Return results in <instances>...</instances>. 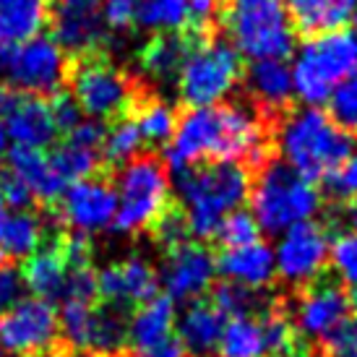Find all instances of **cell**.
I'll use <instances>...</instances> for the list:
<instances>
[{
  "label": "cell",
  "mask_w": 357,
  "mask_h": 357,
  "mask_svg": "<svg viewBox=\"0 0 357 357\" xmlns=\"http://www.w3.org/2000/svg\"><path fill=\"white\" fill-rule=\"evenodd\" d=\"M250 193V172L240 162H201L178 172L180 211L193 238H214L222 219Z\"/></svg>",
  "instance_id": "1"
},
{
  "label": "cell",
  "mask_w": 357,
  "mask_h": 357,
  "mask_svg": "<svg viewBox=\"0 0 357 357\" xmlns=\"http://www.w3.org/2000/svg\"><path fill=\"white\" fill-rule=\"evenodd\" d=\"M277 151L284 165L310 183L326 180L357 151V136L339 128L324 109H292L279 126Z\"/></svg>",
  "instance_id": "2"
},
{
  "label": "cell",
  "mask_w": 357,
  "mask_h": 357,
  "mask_svg": "<svg viewBox=\"0 0 357 357\" xmlns=\"http://www.w3.org/2000/svg\"><path fill=\"white\" fill-rule=\"evenodd\" d=\"M245 76V58L222 34H196L180 66L178 94L185 107H211L235 94Z\"/></svg>",
  "instance_id": "3"
},
{
  "label": "cell",
  "mask_w": 357,
  "mask_h": 357,
  "mask_svg": "<svg viewBox=\"0 0 357 357\" xmlns=\"http://www.w3.org/2000/svg\"><path fill=\"white\" fill-rule=\"evenodd\" d=\"M250 206L261 232L282 235L295 225L310 222L321 208L316 183L298 175L284 162L271 159L250 175Z\"/></svg>",
  "instance_id": "4"
},
{
  "label": "cell",
  "mask_w": 357,
  "mask_h": 357,
  "mask_svg": "<svg viewBox=\"0 0 357 357\" xmlns=\"http://www.w3.org/2000/svg\"><path fill=\"white\" fill-rule=\"evenodd\" d=\"M219 31L229 37L243 58L284 60L295 50V29L284 0H250L219 10Z\"/></svg>",
  "instance_id": "5"
},
{
  "label": "cell",
  "mask_w": 357,
  "mask_h": 357,
  "mask_svg": "<svg viewBox=\"0 0 357 357\" xmlns=\"http://www.w3.org/2000/svg\"><path fill=\"white\" fill-rule=\"evenodd\" d=\"M169 175L167 165L154 154H139L123 165L115 180L118 211L112 227L120 235H136L151 229L157 219L169 208Z\"/></svg>",
  "instance_id": "6"
},
{
  "label": "cell",
  "mask_w": 357,
  "mask_h": 357,
  "mask_svg": "<svg viewBox=\"0 0 357 357\" xmlns=\"http://www.w3.org/2000/svg\"><path fill=\"white\" fill-rule=\"evenodd\" d=\"M352 70H357V37L352 31L334 29L307 37L292 68L295 94L307 107H318L328 100L334 84L344 81Z\"/></svg>",
  "instance_id": "7"
},
{
  "label": "cell",
  "mask_w": 357,
  "mask_h": 357,
  "mask_svg": "<svg viewBox=\"0 0 357 357\" xmlns=\"http://www.w3.org/2000/svg\"><path fill=\"white\" fill-rule=\"evenodd\" d=\"M70 97L76 100L86 118L102 123V120L126 118L146 97V91L141 81L128 76L126 70L89 55L81 58V63L70 73Z\"/></svg>",
  "instance_id": "8"
},
{
  "label": "cell",
  "mask_w": 357,
  "mask_h": 357,
  "mask_svg": "<svg viewBox=\"0 0 357 357\" xmlns=\"http://www.w3.org/2000/svg\"><path fill=\"white\" fill-rule=\"evenodd\" d=\"M0 76L8 89L31 97H55L68 79V52L52 37L37 34L0 50Z\"/></svg>",
  "instance_id": "9"
},
{
  "label": "cell",
  "mask_w": 357,
  "mask_h": 357,
  "mask_svg": "<svg viewBox=\"0 0 357 357\" xmlns=\"http://www.w3.org/2000/svg\"><path fill=\"white\" fill-rule=\"evenodd\" d=\"M60 321L50 300L24 298L0 316V347L16 357H40L58 347Z\"/></svg>",
  "instance_id": "10"
},
{
  "label": "cell",
  "mask_w": 357,
  "mask_h": 357,
  "mask_svg": "<svg viewBox=\"0 0 357 357\" xmlns=\"http://www.w3.org/2000/svg\"><path fill=\"white\" fill-rule=\"evenodd\" d=\"M331 238L328 229L318 222H303L289 227L279 235V243L274 248V266L277 277L287 282L289 287H307L318 282L328 264Z\"/></svg>",
  "instance_id": "11"
},
{
  "label": "cell",
  "mask_w": 357,
  "mask_h": 357,
  "mask_svg": "<svg viewBox=\"0 0 357 357\" xmlns=\"http://www.w3.org/2000/svg\"><path fill=\"white\" fill-rule=\"evenodd\" d=\"M52 40L70 55L89 58L105 47L107 26L102 19V0H50Z\"/></svg>",
  "instance_id": "12"
},
{
  "label": "cell",
  "mask_w": 357,
  "mask_h": 357,
  "mask_svg": "<svg viewBox=\"0 0 357 357\" xmlns=\"http://www.w3.org/2000/svg\"><path fill=\"white\" fill-rule=\"evenodd\" d=\"M0 123L6 128L8 141L16 146L45 151L58 139V126L52 118L50 102L16 89H0Z\"/></svg>",
  "instance_id": "13"
},
{
  "label": "cell",
  "mask_w": 357,
  "mask_h": 357,
  "mask_svg": "<svg viewBox=\"0 0 357 357\" xmlns=\"http://www.w3.org/2000/svg\"><path fill=\"white\" fill-rule=\"evenodd\" d=\"M352 303L342 284L313 282L303 287L292 305V326L310 342H326L349 318Z\"/></svg>",
  "instance_id": "14"
},
{
  "label": "cell",
  "mask_w": 357,
  "mask_h": 357,
  "mask_svg": "<svg viewBox=\"0 0 357 357\" xmlns=\"http://www.w3.org/2000/svg\"><path fill=\"white\" fill-rule=\"evenodd\" d=\"M60 222L73 232L91 235L112 227L115 211H118V196L107 180L86 178L70 183L60 196Z\"/></svg>",
  "instance_id": "15"
},
{
  "label": "cell",
  "mask_w": 357,
  "mask_h": 357,
  "mask_svg": "<svg viewBox=\"0 0 357 357\" xmlns=\"http://www.w3.org/2000/svg\"><path fill=\"white\" fill-rule=\"evenodd\" d=\"M217 277V258L199 243H183L167 250V258L159 271V284L165 287L167 298L175 300H201V295L214 284Z\"/></svg>",
  "instance_id": "16"
},
{
  "label": "cell",
  "mask_w": 357,
  "mask_h": 357,
  "mask_svg": "<svg viewBox=\"0 0 357 357\" xmlns=\"http://www.w3.org/2000/svg\"><path fill=\"white\" fill-rule=\"evenodd\" d=\"M240 91L256 105L264 118L279 126L295 109V81L284 60H256L250 68H245Z\"/></svg>",
  "instance_id": "17"
},
{
  "label": "cell",
  "mask_w": 357,
  "mask_h": 357,
  "mask_svg": "<svg viewBox=\"0 0 357 357\" xmlns=\"http://www.w3.org/2000/svg\"><path fill=\"white\" fill-rule=\"evenodd\" d=\"M159 274L149 261L144 258H126L118 264H109L97 274V295L105 298L107 305L130 307L144 305L157 298Z\"/></svg>",
  "instance_id": "18"
},
{
  "label": "cell",
  "mask_w": 357,
  "mask_h": 357,
  "mask_svg": "<svg viewBox=\"0 0 357 357\" xmlns=\"http://www.w3.org/2000/svg\"><path fill=\"white\" fill-rule=\"evenodd\" d=\"M217 274H222L232 284L258 292L268 287L277 277L274 248H268L264 240L240 245V248H225L217 261Z\"/></svg>",
  "instance_id": "19"
},
{
  "label": "cell",
  "mask_w": 357,
  "mask_h": 357,
  "mask_svg": "<svg viewBox=\"0 0 357 357\" xmlns=\"http://www.w3.org/2000/svg\"><path fill=\"white\" fill-rule=\"evenodd\" d=\"M175 324V303L167 295L151 298L128 318V347L141 357L151 355L172 339Z\"/></svg>",
  "instance_id": "20"
},
{
  "label": "cell",
  "mask_w": 357,
  "mask_h": 357,
  "mask_svg": "<svg viewBox=\"0 0 357 357\" xmlns=\"http://www.w3.org/2000/svg\"><path fill=\"white\" fill-rule=\"evenodd\" d=\"M225 324H227V318L219 313V307L211 300H193L180 313L178 324H175L180 347L190 357H211L219 347Z\"/></svg>",
  "instance_id": "21"
},
{
  "label": "cell",
  "mask_w": 357,
  "mask_h": 357,
  "mask_svg": "<svg viewBox=\"0 0 357 357\" xmlns=\"http://www.w3.org/2000/svg\"><path fill=\"white\" fill-rule=\"evenodd\" d=\"M45 243V222L31 208H10L0 199V264L26 258Z\"/></svg>",
  "instance_id": "22"
},
{
  "label": "cell",
  "mask_w": 357,
  "mask_h": 357,
  "mask_svg": "<svg viewBox=\"0 0 357 357\" xmlns=\"http://www.w3.org/2000/svg\"><path fill=\"white\" fill-rule=\"evenodd\" d=\"M8 175L21 180L31 190L34 201L52 204L63 196V190L68 188L63 180L55 175L50 165V157L40 149H26V146H13L8 151Z\"/></svg>",
  "instance_id": "23"
},
{
  "label": "cell",
  "mask_w": 357,
  "mask_h": 357,
  "mask_svg": "<svg viewBox=\"0 0 357 357\" xmlns=\"http://www.w3.org/2000/svg\"><path fill=\"white\" fill-rule=\"evenodd\" d=\"M24 282L26 287L42 300H55L63 298L66 292V279H68V264H66V256H63V248L58 243H50V245H40L34 250L24 266Z\"/></svg>",
  "instance_id": "24"
},
{
  "label": "cell",
  "mask_w": 357,
  "mask_h": 357,
  "mask_svg": "<svg viewBox=\"0 0 357 357\" xmlns=\"http://www.w3.org/2000/svg\"><path fill=\"white\" fill-rule=\"evenodd\" d=\"M50 0H0V50L42 34Z\"/></svg>",
  "instance_id": "25"
},
{
  "label": "cell",
  "mask_w": 357,
  "mask_h": 357,
  "mask_svg": "<svg viewBox=\"0 0 357 357\" xmlns=\"http://www.w3.org/2000/svg\"><path fill=\"white\" fill-rule=\"evenodd\" d=\"M196 31H178V34H154L146 47L141 50V68L154 81L178 79L180 66L190 50Z\"/></svg>",
  "instance_id": "26"
},
{
  "label": "cell",
  "mask_w": 357,
  "mask_h": 357,
  "mask_svg": "<svg viewBox=\"0 0 357 357\" xmlns=\"http://www.w3.org/2000/svg\"><path fill=\"white\" fill-rule=\"evenodd\" d=\"M284 8L295 34L303 37L344 29V24L352 19V10L337 6L334 0H284Z\"/></svg>",
  "instance_id": "27"
},
{
  "label": "cell",
  "mask_w": 357,
  "mask_h": 357,
  "mask_svg": "<svg viewBox=\"0 0 357 357\" xmlns=\"http://www.w3.org/2000/svg\"><path fill=\"white\" fill-rule=\"evenodd\" d=\"M128 349V316L118 305L94 307L91 318L89 344L86 355L89 357H123Z\"/></svg>",
  "instance_id": "28"
},
{
  "label": "cell",
  "mask_w": 357,
  "mask_h": 357,
  "mask_svg": "<svg viewBox=\"0 0 357 357\" xmlns=\"http://www.w3.org/2000/svg\"><path fill=\"white\" fill-rule=\"evenodd\" d=\"M219 357H268L261 316L227 318L219 337Z\"/></svg>",
  "instance_id": "29"
},
{
  "label": "cell",
  "mask_w": 357,
  "mask_h": 357,
  "mask_svg": "<svg viewBox=\"0 0 357 357\" xmlns=\"http://www.w3.org/2000/svg\"><path fill=\"white\" fill-rule=\"evenodd\" d=\"M136 24L157 34L188 31V0H141L136 3Z\"/></svg>",
  "instance_id": "30"
},
{
  "label": "cell",
  "mask_w": 357,
  "mask_h": 357,
  "mask_svg": "<svg viewBox=\"0 0 357 357\" xmlns=\"http://www.w3.org/2000/svg\"><path fill=\"white\" fill-rule=\"evenodd\" d=\"M102 154L100 149H91V146H81L76 141L66 139L58 149L50 154V165L66 185L70 183H79V180L94 178L97 169H100Z\"/></svg>",
  "instance_id": "31"
},
{
  "label": "cell",
  "mask_w": 357,
  "mask_h": 357,
  "mask_svg": "<svg viewBox=\"0 0 357 357\" xmlns=\"http://www.w3.org/2000/svg\"><path fill=\"white\" fill-rule=\"evenodd\" d=\"M136 126H139L141 139L151 144V146H167L172 133H175V126H178V112L172 105H167L165 100H157V97H144V100L136 105Z\"/></svg>",
  "instance_id": "32"
},
{
  "label": "cell",
  "mask_w": 357,
  "mask_h": 357,
  "mask_svg": "<svg viewBox=\"0 0 357 357\" xmlns=\"http://www.w3.org/2000/svg\"><path fill=\"white\" fill-rule=\"evenodd\" d=\"M141 146H144V139L139 133V126L133 118H118L112 128L105 130V141H102V159L107 162L109 167H123L128 165L130 159L139 157Z\"/></svg>",
  "instance_id": "33"
},
{
  "label": "cell",
  "mask_w": 357,
  "mask_h": 357,
  "mask_svg": "<svg viewBox=\"0 0 357 357\" xmlns=\"http://www.w3.org/2000/svg\"><path fill=\"white\" fill-rule=\"evenodd\" d=\"M91 318H94V305L91 303H79V300H63V307L58 313L60 337L66 339L68 349L86 355L89 344Z\"/></svg>",
  "instance_id": "34"
},
{
  "label": "cell",
  "mask_w": 357,
  "mask_h": 357,
  "mask_svg": "<svg viewBox=\"0 0 357 357\" xmlns=\"http://www.w3.org/2000/svg\"><path fill=\"white\" fill-rule=\"evenodd\" d=\"M261 326L266 337L268 357H295L298 352V331L292 326V318L284 310H264L261 313Z\"/></svg>",
  "instance_id": "35"
},
{
  "label": "cell",
  "mask_w": 357,
  "mask_h": 357,
  "mask_svg": "<svg viewBox=\"0 0 357 357\" xmlns=\"http://www.w3.org/2000/svg\"><path fill=\"white\" fill-rule=\"evenodd\" d=\"M328 118L339 128L357 136V70H352L344 81H339L337 89L328 94Z\"/></svg>",
  "instance_id": "36"
},
{
  "label": "cell",
  "mask_w": 357,
  "mask_h": 357,
  "mask_svg": "<svg viewBox=\"0 0 357 357\" xmlns=\"http://www.w3.org/2000/svg\"><path fill=\"white\" fill-rule=\"evenodd\" d=\"M211 303L219 307V313H222L225 318L256 316L258 310L264 307L258 292L240 287V284H232V282L219 284L217 292H214V298H211Z\"/></svg>",
  "instance_id": "37"
},
{
  "label": "cell",
  "mask_w": 357,
  "mask_h": 357,
  "mask_svg": "<svg viewBox=\"0 0 357 357\" xmlns=\"http://www.w3.org/2000/svg\"><path fill=\"white\" fill-rule=\"evenodd\" d=\"M214 238L225 245V248H240V245H248V243H256L261 240V227H258L256 217L250 211H232L222 219L217 235Z\"/></svg>",
  "instance_id": "38"
},
{
  "label": "cell",
  "mask_w": 357,
  "mask_h": 357,
  "mask_svg": "<svg viewBox=\"0 0 357 357\" xmlns=\"http://www.w3.org/2000/svg\"><path fill=\"white\" fill-rule=\"evenodd\" d=\"M328 264L347 287L357 289V235H339L331 243L328 250Z\"/></svg>",
  "instance_id": "39"
},
{
  "label": "cell",
  "mask_w": 357,
  "mask_h": 357,
  "mask_svg": "<svg viewBox=\"0 0 357 357\" xmlns=\"http://www.w3.org/2000/svg\"><path fill=\"white\" fill-rule=\"evenodd\" d=\"M151 232H154L157 243L165 250L178 248V245H183V243H188V238H190L188 222H185V217H183V211H180V208H172V206L157 219V225L151 227Z\"/></svg>",
  "instance_id": "40"
},
{
  "label": "cell",
  "mask_w": 357,
  "mask_h": 357,
  "mask_svg": "<svg viewBox=\"0 0 357 357\" xmlns=\"http://www.w3.org/2000/svg\"><path fill=\"white\" fill-rule=\"evenodd\" d=\"M324 185H326L328 199H334V201H349L355 196L357 193V151L342 165V167H337L326 180H324Z\"/></svg>",
  "instance_id": "41"
},
{
  "label": "cell",
  "mask_w": 357,
  "mask_h": 357,
  "mask_svg": "<svg viewBox=\"0 0 357 357\" xmlns=\"http://www.w3.org/2000/svg\"><path fill=\"white\" fill-rule=\"evenodd\" d=\"M26 292V282L21 268H16L10 261L0 264V316L8 313L13 305H19Z\"/></svg>",
  "instance_id": "42"
},
{
  "label": "cell",
  "mask_w": 357,
  "mask_h": 357,
  "mask_svg": "<svg viewBox=\"0 0 357 357\" xmlns=\"http://www.w3.org/2000/svg\"><path fill=\"white\" fill-rule=\"evenodd\" d=\"M66 300H79V303H91L100 298L97 295V274L94 268H68V279H66Z\"/></svg>",
  "instance_id": "43"
},
{
  "label": "cell",
  "mask_w": 357,
  "mask_h": 357,
  "mask_svg": "<svg viewBox=\"0 0 357 357\" xmlns=\"http://www.w3.org/2000/svg\"><path fill=\"white\" fill-rule=\"evenodd\" d=\"M102 19L109 31H128L136 24V0H105Z\"/></svg>",
  "instance_id": "44"
},
{
  "label": "cell",
  "mask_w": 357,
  "mask_h": 357,
  "mask_svg": "<svg viewBox=\"0 0 357 357\" xmlns=\"http://www.w3.org/2000/svg\"><path fill=\"white\" fill-rule=\"evenodd\" d=\"M324 344L328 357H357V316L347 318Z\"/></svg>",
  "instance_id": "45"
},
{
  "label": "cell",
  "mask_w": 357,
  "mask_h": 357,
  "mask_svg": "<svg viewBox=\"0 0 357 357\" xmlns=\"http://www.w3.org/2000/svg\"><path fill=\"white\" fill-rule=\"evenodd\" d=\"M50 109H52V118H55V126H58L60 133H68L79 126L81 120H84V112L81 107L76 105V100L70 97V94H63L58 91L50 102Z\"/></svg>",
  "instance_id": "46"
},
{
  "label": "cell",
  "mask_w": 357,
  "mask_h": 357,
  "mask_svg": "<svg viewBox=\"0 0 357 357\" xmlns=\"http://www.w3.org/2000/svg\"><path fill=\"white\" fill-rule=\"evenodd\" d=\"M0 199L6 201L10 208H29L34 196L21 180H16L13 175H3L0 178Z\"/></svg>",
  "instance_id": "47"
},
{
  "label": "cell",
  "mask_w": 357,
  "mask_h": 357,
  "mask_svg": "<svg viewBox=\"0 0 357 357\" xmlns=\"http://www.w3.org/2000/svg\"><path fill=\"white\" fill-rule=\"evenodd\" d=\"M146 357H190V355L183 347H180V342L169 339L167 344H162V347L154 349V352H151V355H146Z\"/></svg>",
  "instance_id": "48"
},
{
  "label": "cell",
  "mask_w": 357,
  "mask_h": 357,
  "mask_svg": "<svg viewBox=\"0 0 357 357\" xmlns=\"http://www.w3.org/2000/svg\"><path fill=\"white\" fill-rule=\"evenodd\" d=\"M344 219H347L352 235H357V193L347 201V208H344Z\"/></svg>",
  "instance_id": "49"
},
{
  "label": "cell",
  "mask_w": 357,
  "mask_h": 357,
  "mask_svg": "<svg viewBox=\"0 0 357 357\" xmlns=\"http://www.w3.org/2000/svg\"><path fill=\"white\" fill-rule=\"evenodd\" d=\"M6 157H8V136H6V128H3V123H0V172H3Z\"/></svg>",
  "instance_id": "50"
},
{
  "label": "cell",
  "mask_w": 357,
  "mask_h": 357,
  "mask_svg": "<svg viewBox=\"0 0 357 357\" xmlns=\"http://www.w3.org/2000/svg\"><path fill=\"white\" fill-rule=\"evenodd\" d=\"M40 357H84V355H79V352H73V349H50V352H45V355H40Z\"/></svg>",
  "instance_id": "51"
},
{
  "label": "cell",
  "mask_w": 357,
  "mask_h": 357,
  "mask_svg": "<svg viewBox=\"0 0 357 357\" xmlns=\"http://www.w3.org/2000/svg\"><path fill=\"white\" fill-rule=\"evenodd\" d=\"M243 3H250V0H219L222 8H229V6H243Z\"/></svg>",
  "instance_id": "52"
},
{
  "label": "cell",
  "mask_w": 357,
  "mask_h": 357,
  "mask_svg": "<svg viewBox=\"0 0 357 357\" xmlns=\"http://www.w3.org/2000/svg\"><path fill=\"white\" fill-rule=\"evenodd\" d=\"M334 3H337V6H342V8L352 10V8H355V3H357V0H334Z\"/></svg>",
  "instance_id": "53"
},
{
  "label": "cell",
  "mask_w": 357,
  "mask_h": 357,
  "mask_svg": "<svg viewBox=\"0 0 357 357\" xmlns=\"http://www.w3.org/2000/svg\"><path fill=\"white\" fill-rule=\"evenodd\" d=\"M349 21H352V26H355V31H352V34L357 37V13H352V19H349Z\"/></svg>",
  "instance_id": "54"
},
{
  "label": "cell",
  "mask_w": 357,
  "mask_h": 357,
  "mask_svg": "<svg viewBox=\"0 0 357 357\" xmlns=\"http://www.w3.org/2000/svg\"><path fill=\"white\" fill-rule=\"evenodd\" d=\"M349 303H352V307H355V310H357V289H355V295L349 298Z\"/></svg>",
  "instance_id": "55"
}]
</instances>
